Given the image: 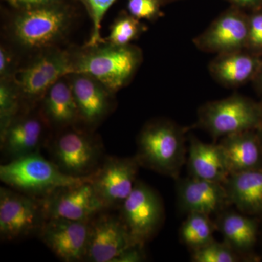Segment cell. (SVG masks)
<instances>
[{
	"mask_svg": "<svg viewBox=\"0 0 262 262\" xmlns=\"http://www.w3.org/2000/svg\"><path fill=\"white\" fill-rule=\"evenodd\" d=\"M135 155L141 167L174 180L187 163L185 131L173 122H148L138 136Z\"/></svg>",
	"mask_w": 262,
	"mask_h": 262,
	"instance_id": "cell-1",
	"label": "cell"
},
{
	"mask_svg": "<svg viewBox=\"0 0 262 262\" xmlns=\"http://www.w3.org/2000/svg\"><path fill=\"white\" fill-rule=\"evenodd\" d=\"M70 9L59 2L23 8L10 25V34L27 52L51 50L63 40L72 24Z\"/></svg>",
	"mask_w": 262,
	"mask_h": 262,
	"instance_id": "cell-2",
	"label": "cell"
},
{
	"mask_svg": "<svg viewBox=\"0 0 262 262\" xmlns=\"http://www.w3.org/2000/svg\"><path fill=\"white\" fill-rule=\"evenodd\" d=\"M72 57V74L91 76L113 93L130 80L141 60L137 48L115 46L106 41L94 47H85V51Z\"/></svg>",
	"mask_w": 262,
	"mask_h": 262,
	"instance_id": "cell-3",
	"label": "cell"
},
{
	"mask_svg": "<svg viewBox=\"0 0 262 262\" xmlns=\"http://www.w3.org/2000/svg\"><path fill=\"white\" fill-rule=\"evenodd\" d=\"M47 147L51 161L66 175L75 178L91 177L106 156L102 141L91 128L73 125L58 130Z\"/></svg>",
	"mask_w": 262,
	"mask_h": 262,
	"instance_id": "cell-4",
	"label": "cell"
},
{
	"mask_svg": "<svg viewBox=\"0 0 262 262\" xmlns=\"http://www.w3.org/2000/svg\"><path fill=\"white\" fill-rule=\"evenodd\" d=\"M92 176L75 178L66 175L51 160L36 153L0 166V180L7 187L34 198H42L58 188L91 180Z\"/></svg>",
	"mask_w": 262,
	"mask_h": 262,
	"instance_id": "cell-5",
	"label": "cell"
},
{
	"mask_svg": "<svg viewBox=\"0 0 262 262\" xmlns=\"http://www.w3.org/2000/svg\"><path fill=\"white\" fill-rule=\"evenodd\" d=\"M261 118V106L234 95L202 106L198 113V125L217 139L244 131L257 130Z\"/></svg>",
	"mask_w": 262,
	"mask_h": 262,
	"instance_id": "cell-6",
	"label": "cell"
},
{
	"mask_svg": "<svg viewBox=\"0 0 262 262\" xmlns=\"http://www.w3.org/2000/svg\"><path fill=\"white\" fill-rule=\"evenodd\" d=\"M118 210L119 216L135 244L146 245L154 238L165 220L161 196L140 180Z\"/></svg>",
	"mask_w": 262,
	"mask_h": 262,
	"instance_id": "cell-7",
	"label": "cell"
},
{
	"mask_svg": "<svg viewBox=\"0 0 262 262\" xmlns=\"http://www.w3.org/2000/svg\"><path fill=\"white\" fill-rule=\"evenodd\" d=\"M48 220L39 198L0 188V237L15 241L38 236Z\"/></svg>",
	"mask_w": 262,
	"mask_h": 262,
	"instance_id": "cell-8",
	"label": "cell"
},
{
	"mask_svg": "<svg viewBox=\"0 0 262 262\" xmlns=\"http://www.w3.org/2000/svg\"><path fill=\"white\" fill-rule=\"evenodd\" d=\"M72 57L67 52L48 50L13 77L23 101L24 110L42 101L48 89L57 81L72 74Z\"/></svg>",
	"mask_w": 262,
	"mask_h": 262,
	"instance_id": "cell-9",
	"label": "cell"
},
{
	"mask_svg": "<svg viewBox=\"0 0 262 262\" xmlns=\"http://www.w3.org/2000/svg\"><path fill=\"white\" fill-rule=\"evenodd\" d=\"M140 165L136 157H106L92 175L91 183L106 211L119 209L137 182Z\"/></svg>",
	"mask_w": 262,
	"mask_h": 262,
	"instance_id": "cell-10",
	"label": "cell"
},
{
	"mask_svg": "<svg viewBox=\"0 0 262 262\" xmlns=\"http://www.w3.org/2000/svg\"><path fill=\"white\" fill-rule=\"evenodd\" d=\"M50 127L42 112L34 113L32 108L24 110L0 133L2 155L10 162L40 153L41 149L47 147L51 140V136L48 135Z\"/></svg>",
	"mask_w": 262,
	"mask_h": 262,
	"instance_id": "cell-11",
	"label": "cell"
},
{
	"mask_svg": "<svg viewBox=\"0 0 262 262\" xmlns=\"http://www.w3.org/2000/svg\"><path fill=\"white\" fill-rule=\"evenodd\" d=\"M91 181L58 188L39 198L47 218L91 221L98 213L106 211L98 200Z\"/></svg>",
	"mask_w": 262,
	"mask_h": 262,
	"instance_id": "cell-12",
	"label": "cell"
},
{
	"mask_svg": "<svg viewBox=\"0 0 262 262\" xmlns=\"http://www.w3.org/2000/svg\"><path fill=\"white\" fill-rule=\"evenodd\" d=\"M108 211L101 212L90 222L84 261L114 262L127 248L136 244L120 216Z\"/></svg>",
	"mask_w": 262,
	"mask_h": 262,
	"instance_id": "cell-13",
	"label": "cell"
},
{
	"mask_svg": "<svg viewBox=\"0 0 262 262\" xmlns=\"http://www.w3.org/2000/svg\"><path fill=\"white\" fill-rule=\"evenodd\" d=\"M91 221L48 219L38 237L62 261H84Z\"/></svg>",
	"mask_w": 262,
	"mask_h": 262,
	"instance_id": "cell-14",
	"label": "cell"
},
{
	"mask_svg": "<svg viewBox=\"0 0 262 262\" xmlns=\"http://www.w3.org/2000/svg\"><path fill=\"white\" fill-rule=\"evenodd\" d=\"M177 206L179 211L216 215L232 206L223 184L192 177L176 179Z\"/></svg>",
	"mask_w": 262,
	"mask_h": 262,
	"instance_id": "cell-15",
	"label": "cell"
},
{
	"mask_svg": "<svg viewBox=\"0 0 262 262\" xmlns=\"http://www.w3.org/2000/svg\"><path fill=\"white\" fill-rule=\"evenodd\" d=\"M230 207L215 215L216 231L222 234L224 242L238 253L245 261H261L256 251L259 243L260 219L234 211Z\"/></svg>",
	"mask_w": 262,
	"mask_h": 262,
	"instance_id": "cell-16",
	"label": "cell"
},
{
	"mask_svg": "<svg viewBox=\"0 0 262 262\" xmlns=\"http://www.w3.org/2000/svg\"><path fill=\"white\" fill-rule=\"evenodd\" d=\"M69 77L80 121L89 128L96 127L113 110L114 93L91 76L73 73Z\"/></svg>",
	"mask_w": 262,
	"mask_h": 262,
	"instance_id": "cell-17",
	"label": "cell"
},
{
	"mask_svg": "<svg viewBox=\"0 0 262 262\" xmlns=\"http://www.w3.org/2000/svg\"><path fill=\"white\" fill-rule=\"evenodd\" d=\"M248 22L237 12L221 15L206 32L196 38L198 47L222 53L239 51L248 43Z\"/></svg>",
	"mask_w": 262,
	"mask_h": 262,
	"instance_id": "cell-18",
	"label": "cell"
},
{
	"mask_svg": "<svg viewBox=\"0 0 262 262\" xmlns=\"http://www.w3.org/2000/svg\"><path fill=\"white\" fill-rule=\"evenodd\" d=\"M229 174L262 168V142L257 130L225 136L219 143Z\"/></svg>",
	"mask_w": 262,
	"mask_h": 262,
	"instance_id": "cell-19",
	"label": "cell"
},
{
	"mask_svg": "<svg viewBox=\"0 0 262 262\" xmlns=\"http://www.w3.org/2000/svg\"><path fill=\"white\" fill-rule=\"evenodd\" d=\"M223 185L231 206L244 214L262 218V168L229 174Z\"/></svg>",
	"mask_w": 262,
	"mask_h": 262,
	"instance_id": "cell-20",
	"label": "cell"
},
{
	"mask_svg": "<svg viewBox=\"0 0 262 262\" xmlns=\"http://www.w3.org/2000/svg\"><path fill=\"white\" fill-rule=\"evenodd\" d=\"M187 166L189 177L224 184L229 176L225 155L220 144H207L191 137Z\"/></svg>",
	"mask_w": 262,
	"mask_h": 262,
	"instance_id": "cell-21",
	"label": "cell"
},
{
	"mask_svg": "<svg viewBox=\"0 0 262 262\" xmlns=\"http://www.w3.org/2000/svg\"><path fill=\"white\" fill-rule=\"evenodd\" d=\"M63 78L48 89L42 98L41 110L50 126L58 130L77 125L81 122L70 81L67 82Z\"/></svg>",
	"mask_w": 262,
	"mask_h": 262,
	"instance_id": "cell-22",
	"label": "cell"
},
{
	"mask_svg": "<svg viewBox=\"0 0 262 262\" xmlns=\"http://www.w3.org/2000/svg\"><path fill=\"white\" fill-rule=\"evenodd\" d=\"M239 51L222 53L211 63L213 77L226 85L237 86L244 83L257 70V59Z\"/></svg>",
	"mask_w": 262,
	"mask_h": 262,
	"instance_id": "cell-23",
	"label": "cell"
},
{
	"mask_svg": "<svg viewBox=\"0 0 262 262\" xmlns=\"http://www.w3.org/2000/svg\"><path fill=\"white\" fill-rule=\"evenodd\" d=\"M215 231L214 220H211V215L191 213L179 228V239L192 253L214 241Z\"/></svg>",
	"mask_w": 262,
	"mask_h": 262,
	"instance_id": "cell-24",
	"label": "cell"
},
{
	"mask_svg": "<svg viewBox=\"0 0 262 262\" xmlns=\"http://www.w3.org/2000/svg\"><path fill=\"white\" fill-rule=\"evenodd\" d=\"M23 101L14 79L1 80L0 84V133L23 112Z\"/></svg>",
	"mask_w": 262,
	"mask_h": 262,
	"instance_id": "cell-25",
	"label": "cell"
},
{
	"mask_svg": "<svg viewBox=\"0 0 262 262\" xmlns=\"http://www.w3.org/2000/svg\"><path fill=\"white\" fill-rule=\"evenodd\" d=\"M142 31V24L139 19L131 15H121L112 25L110 35L105 41L115 46H127Z\"/></svg>",
	"mask_w": 262,
	"mask_h": 262,
	"instance_id": "cell-26",
	"label": "cell"
},
{
	"mask_svg": "<svg viewBox=\"0 0 262 262\" xmlns=\"http://www.w3.org/2000/svg\"><path fill=\"white\" fill-rule=\"evenodd\" d=\"M191 253L192 261L194 262L245 261L244 258L225 242L215 239Z\"/></svg>",
	"mask_w": 262,
	"mask_h": 262,
	"instance_id": "cell-27",
	"label": "cell"
},
{
	"mask_svg": "<svg viewBox=\"0 0 262 262\" xmlns=\"http://www.w3.org/2000/svg\"><path fill=\"white\" fill-rule=\"evenodd\" d=\"M85 5L92 20L93 29L91 37L85 47H94L105 42L101 37V22L107 10L116 0H80Z\"/></svg>",
	"mask_w": 262,
	"mask_h": 262,
	"instance_id": "cell-28",
	"label": "cell"
},
{
	"mask_svg": "<svg viewBox=\"0 0 262 262\" xmlns=\"http://www.w3.org/2000/svg\"><path fill=\"white\" fill-rule=\"evenodd\" d=\"M127 10L133 16L139 19L152 20L159 16V0H129Z\"/></svg>",
	"mask_w": 262,
	"mask_h": 262,
	"instance_id": "cell-29",
	"label": "cell"
},
{
	"mask_svg": "<svg viewBox=\"0 0 262 262\" xmlns=\"http://www.w3.org/2000/svg\"><path fill=\"white\" fill-rule=\"evenodd\" d=\"M145 245L136 244L127 248L114 262H141L145 261Z\"/></svg>",
	"mask_w": 262,
	"mask_h": 262,
	"instance_id": "cell-30",
	"label": "cell"
},
{
	"mask_svg": "<svg viewBox=\"0 0 262 262\" xmlns=\"http://www.w3.org/2000/svg\"><path fill=\"white\" fill-rule=\"evenodd\" d=\"M248 43L254 48H262V14L253 15L248 22Z\"/></svg>",
	"mask_w": 262,
	"mask_h": 262,
	"instance_id": "cell-31",
	"label": "cell"
},
{
	"mask_svg": "<svg viewBox=\"0 0 262 262\" xmlns=\"http://www.w3.org/2000/svg\"><path fill=\"white\" fill-rule=\"evenodd\" d=\"M15 69V58L13 54L6 48H0V77L1 80L13 78Z\"/></svg>",
	"mask_w": 262,
	"mask_h": 262,
	"instance_id": "cell-32",
	"label": "cell"
},
{
	"mask_svg": "<svg viewBox=\"0 0 262 262\" xmlns=\"http://www.w3.org/2000/svg\"><path fill=\"white\" fill-rule=\"evenodd\" d=\"M16 1L17 7L27 8V7L37 6V5L50 4V3L59 2L60 0H16Z\"/></svg>",
	"mask_w": 262,
	"mask_h": 262,
	"instance_id": "cell-33",
	"label": "cell"
},
{
	"mask_svg": "<svg viewBox=\"0 0 262 262\" xmlns=\"http://www.w3.org/2000/svg\"><path fill=\"white\" fill-rule=\"evenodd\" d=\"M234 4L241 5V6H251L261 3L262 0H229Z\"/></svg>",
	"mask_w": 262,
	"mask_h": 262,
	"instance_id": "cell-34",
	"label": "cell"
},
{
	"mask_svg": "<svg viewBox=\"0 0 262 262\" xmlns=\"http://www.w3.org/2000/svg\"><path fill=\"white\" fill-rule=\"evenodd\" d=\"M258 246L261 247V253H259L260 258L262 259V218L260 219V234H259V243Z\"/></svg>",
	"mask_w": 262,
	"mask_h": 262,
	"instance_id": "cell-35",
	"label": "cell"
},
{
	"mask_svg": "<svg viewBox=\"0 0 262 262\" xmlns=\"http://www.w3.org/2000/svg\"><path fill=\"white\" fill-rule=\"evenodd\" d=\"M257 131H258V134H259L260 138H261V142H262V118H261V125H260L259 127H258Z\"/></svg>",
	"mask_w": 262,
	"mask_h": 262,
	"instance_id": "cell-36",
	"label": "cell"
},
{
	"mask_svg": "<svg viewBox=\"0 0 262 262\" xmlns=\"http://www.w3.org/2000/svg\"><path fill=\"white\" fill-rule=\"evenodd\" d=\"M10 4L13 5V6L17 7V1L16 0H6Z\"/></svg>",
	"mask_w": 262,
	"mask_h": 262,
	"instance_id": "cell-37",
	"label": "cell"
},
{
	"mask_svg": "<svg viewBox=\"0 0 262 262\" xmlns=\"http://www.w3.org/2000/svg\"><path fill=\"white\" fill-rule=\"evenodd\" d=\"M261 81H262V77H261Z\"/></svg>",
	"mask_w": 262,
	"mask_h": 262,
	"instance_id": "cell-38",
	"label": "cell"
}]
</instances>
